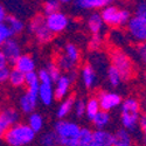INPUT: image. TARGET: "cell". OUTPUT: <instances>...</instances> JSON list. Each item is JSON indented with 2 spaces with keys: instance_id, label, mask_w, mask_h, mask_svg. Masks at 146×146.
<instances>
[{
  "instance_id": "5b68a950",
  "label": "cell",
  "mask_w": 146,
  "mask_h": 146,
  "mask_svg": "<svg viewBox=\"0 0 146 146\" xmlns=\"http://www.w3.org/2000/svg\"><path fill=\"white\" fill-rule=\"evenodd\" d=\"M110 60H111V66L115 69H117V71L121 76V80L129 81L132 78L135 68H133L132 60L124 50L118 49V48L112 49L110 53Z\"/></svg>"
},
{
  "instance_id": "f546056e",
  "label": "cell",
  "mask_w": 146,
  "mask_h": 146,
  "mask_svg": "<svg viewBox=\"0 0 146 146\" xmlns=\"http://www.w3.org/2000/svg\"><path fill=\"white\" fill-rule=\"evenodd\" d=\"M42 146H58V138L54 131L44 132L40 138Z\"/></svg>"
},
{
  "instance_id": "44dd1931",
  "label": "cell",
  "mask_w": 146,
  "mask_h": 146,
  "mask_svg": "<svg viewBox=\"0 0 146 146\" xmlns=\"http://www.w3.org/2000/svg\"><path fill=\"white\" fill-rule=\"evenodd\" d=\"M6 26L8 27V29L11 31L12 35H18L20 33L23 32L25 29V23L22 20H20L19 18H17L15 15H7L6 20H5Z\"/></svg>"
},
{
  "instance_id": "30bf717a",
  "label": "cell",
  "mask_w": 146,
  "mask_h": 146,
  "mask_svg": "<svg viewBox=\"0 0 146 146\" xmlns=\"http://www.w3.org/2000/svg\"><path fill=\"white\" fill-rule=\"evenodd\" d=\"M0 50L4 53V55L7 58V62L11 63V64H14L17 62V60L22 55L21 47H20L19 42L15 39H13V38L8 39L1 46V49H0Z\"/></svg>"
},
{
  "instance_id": "60d3db41",
  "label": "cell",
  "mask_w": 146,
  "mask_h": 146,
  "mask_svg": "<svg viewBox=\"0 0 146 146\" xmlns=\"http://www.w3.org/2000/svg\"><path fill=\"white\" fill-rule=\"evenodd\" d=\"M8 129H9V125L4 120V118L0 116V139L4 138L5 133H6V131H7Z\"/></svg>"
},
{
  "instance_id": "4dcf8cb0",
  "label": "cell",
  "mask_w": 146,
  "mask_h": 146,
  "mask_svg": "<svg viewBox=\"0 0 146 146\" xmlns=\"http://www.w3.org/2000/svg\"><path fill=\"white\" fill-rule=\"evenodd\" d=\"M25 84L27 86L28 90H39L40 82H39L38 74H36L35 71L29 72V74H26L25 75Z\"/></svg>"
},
{
  "instance_id": "7c38bea8",
  "label": "cell",
  "mask_w": 146,
  "mask_h": 146,
  "mask_svg": "<svg viewBox=\"0 0 146 146\" xmlns=\"http://www.w3.org/2000/svg\"><path fill=\"white\" fill-rule=\"evenodd\" d=\"M71 81L68 77V75H62L56 82H55V87H54V96L55 100H64L69 90L71 87Z\"/></svg>"
},
{
  "instance_id": "e0dca14e",
  "label": "cell",
  "mask_w": 146,
  "mask_h": 146,
  "mask_svg": "<svg viewBox=\"0 0 146 146\" xmlns=\"http://www.w3.org/2000/svg\"><path fill=\"white\" fill-rule=\"evenodd\" d=\"M112 146H132V137L125 129H119L112 133Z\"/></svg>"
},
{
  "instance_id": "484cf974",
  "label": "cell",
  "mask_w": 146,
  "mask_h": 146,
  "mask_svg": "<svg viewBox=\"0 0 146 146\" xmlns=\"http://www.w3.org/2000/svg\"><path fill=\"white\" fill-rule=\"evenodd\" d=\"M8 82L11 83V86L13 87H22L25 86V74H22L21 71H19L18 69L13 68L9 71V77H8Z\"/></svg>"
},
{
  "instance_id": "7bdbcfd3",
  "label": "cell",
  "mask_w": 146,
  "mask_h": 146,
  "mask_svg": "<svg viewBox=\"0 0 146 146\" xmlns=\"http://www.w3.org/2000/svg\"><path fill=\"white\" fill-rule=\"evenodd\" d=\"M7 64H8V62H7L6 56L4 55V53L1 50H0V69L7 67Z\"/></svg>"
},
{
  "instance_id": "8fae6325",
  "label": "cell",
  "mask_w": 146,
  "mask_h": 146,
  "mask_svg": "<svg viewBox=\"0 0 146 146\" xmlns=\"http://www.w3.org/2000/svg\"><path fill=\"white\" fill-rule=\"evenodd\" d=\"M39 90H28L20 97V109L23 113H33L39 102L38 97Z\"/></svg>"
},
{
  "instance_id": "d4e9b609",
  "label": "cell",
  "mask_w": 146,
  "mask_h": 146,
  "mask_svg": "<svg viewBox=\"0 0 146 146\" xmlns=\"http://www.w3.org/2000/svg\"><path fill=\"white\" fill-rule=\"evenodd\" d=\"M110 119H111L110 113L106 112V111L101 110L91 121L94 123V125H95V127L97 130H103V127H105L109 123H110Z\"/></svg>"
},
{
  "instance_id": "ee69618b",
  "label": "cell",
  "mask_w": 146,
  "mask_h": 146,
  "mask_svg": "<svg viewBox=\"0 0 146 146\" xmlns=\"http://www.w3.org/2000/svg\"><path fill=\"white\" fill-rule=\"evenodd\" d=\"M143 108H144V111L146 112V96H145V98H144V101H143V105H141Z\"/></svg>"
},
{
  "instance_id": "52a82bcc",
  "label": "cell",
  "mask_w": 146,
  "mask_h": 146,
  "mask_svg": "<svg viewBox=\"0 0 146 146\" xmlns=\"http://www.w3.org/2000/svg\"><path fill=\"white\" fill-rule=\"evenodd\" d=\"M27 29L31 34H33L35 36L36 41H38L39 43H42V44L50 42L54 38V34L46 26V21H44V15L43 14L34 15L28 22Z\"/></svg>"
},
{
  "instance_id": "ffe728a7",
  "label": "cell",
  "mask_w": 146,
  "mask_h": 146,
  "mask_svg": "<svg viewBox=\"0 0 146 146\" xmlns=\"http://www.w3.org/2000/svg\"><path fill=\"white\" fill-rule=\"evenodd\" d=\"M88 28L92 33V35L102 34V31L104 28V22L101 18L100 13L95 12V13L90 14V17L88 18Z\"/></svg>"
},
{
  "instance_id": "74e56055",
  "label": "cell",
  "mask_w": 146,
  "mask_h": 146,
  "mask_svg": "<svg viewBox=\"0 0 146 146\" xmlns=\"http://www.w3.org/2000/svg\"><path fill=\"white\" fill-rule=\"evenodd\" d=\"M38 77H39V82L40 84H53L52 80H50V76L49 74L47 72V70L43 68V69H40L38 72Z\"/></svg>"
},
{
  "instance_id": "f6af8a7d",
  "label": "cell",
  "mask_w": 146,
  "mask_h": 146,
  "mask_svg": "<svg viewBox=\"0 0 146 146\" xmlns=\"http://www.w3.org/2000/svg\"><path fill=\"white\" fill-rule=\"evenodd\" d=\"M144 82H145V84H146V71L144 72Z\"/></svg>"
},
{
  "instance_id": "2e32d148",
  "label": "cell",
  "mask_w": 146,
  "mask_h": 146,
  "mask_svg": "<svg viewBox=\"0 0 146 146\" xmlns=\"http://www.w3.org/2000/svg\"><path fill=\"white\" fill-rule=\"evenodd\" d=\"M38 97L43 105H50L55 100L53 84H40Z\"/></svg>"
},
{
  "instance_id": "7402d4cb",
  "label": "cell",
  "mask_w": 146,
  "mask_h": 146,
  "mask_svg": "<svg viewBox=\"0 0 146 146\" xmlns=\"http://www.w3.org/2000/svg\"><path fill=\"white\" fill-rule=\"evenodd\" d=\"M0 116L4 118V120L11 126H13L15 124H18V121L20 119V115L18 112V110H15L14 108H6L4 110L0 111Z\"/></svg>"
},
{
  "instance_id": "9c48e42d",
  "label": "cell",
  "mask_w": 146,
  "mask_h": 146,
  "mask_svg": "<svg viewBox=\"0 0 146 146\" xmlns=\"http://www.w3.org/2000/svg\"><path fill=\"white\" fill-rule=\"evenodd\" d=\"M97 101L100 103L101 110L103 111H111L112 109L119 106L121 104V97L112 91H106V90H102L100 91V94L97 95Z\"/></svg>"
},
{
  "instance_id": "d590c367",
  "label": "cell",
  "mask_w": 146,
  "mask_h": 146,
  "mask_svg": "<svg viewBox=\"0 0 146 146\" xmlns=\"http://www.w3.org/2000/svg\"><path fill=\"white\" fill-rule=\"evenodd\" d=\"M86 109H87V102L80 98V100H75V104H74V111L75 115L77 117H83L86 116Z\"/></svg>"
},
{
  "instance_id": "3957f363",
  "label": "cell",
  "mask_w": 146,
  "mask_h": 146,
  "mask_svg": "<svg viewBox=\"0 0 146 146\" xmlns=\"http://www.w3.org/2000/svg\"><path fill=\"white\" fill-rule=\"evenodd\" d=\"M35 138V132L27 125L18 123L11 126L4 136L5 141L9 146H26Z\"/></svg>"
},
{
  "instance_id": "83f0119b",
  "label": "cell",
  "mask_w": 146,
  "mask_h": 146,
  "mask_svg": "<svg viewBox=\"0 0 146 146\" xmlns=\"http://www.w3.org/2000/svg\"><path fill=\"white\" fill-rule=\"evenodd\" d=\"M27 125L35 132V135H36V133L40 132L43 129V118H42V116L40 113H36V112L31 113Z\"/></svg>"
},
{
  "instance_id": "e575fe53",
  "label": "cell",
  "mask_w": 146,
  "mask_h": 146,
  "mask_svg": "<svg viewBox=\"0 0 146 146\" xmlns=\"http://www.w3.org/2000/svg\"><path fill=\"white\" fill-rule=\"evenodd\" d=\"M135 52H136V56L139 60V62L144 67H146V42L138 43L135 48Z\"/></svg>"
},
{
  "instance_id": "d6a6232c",
  "label": "cell",
  "mask_w": 146,
  "mask_h": 146,
  "mask_svg": "<svg viewBox=\"0 0 146 146\" xmlns=\"http://www.w3.org/2000/svg\"><path fill=\"white\" fill-rule=\"evenodd\" d=\"M44 69L47 70L48 74H49L50 80H52L53 83H55L61 76H62V71L60 70V68L56 66L55 62H49V63L47 64V67H46Z\"/></svg>"
},
{
  "instance_id": "277c9868",
  "label": "cell",
  "mask_w": 146,
  "mask_h": 146,
  "mask_svg": "<svg viewBox=\"0 0 146 146\" xmlns=\"http://www.w3.org/2000/svg\"><path fill=\"white\" fill-rule=\"evenodd\" d=\"M101 18L104 22V25L111 27H120L126 26L127 22L131 19V13L129 9L118 8L115 5H108L101 11Z\"/></svg>"
},
{
  "instance_id": "ba28073f",
  "label": "cell",
  "mask_w": 146,
  "mask_h": 146,
  "mask_svg": "<svg viewBox=\"0 0 146 146\" xmlns=\"http://www.w3.org/2000/svg\"><path fill=\"white\" fill-rule=\"evenodd\" d=\"M46 26L53 34L62 33L69 25V19L63 12H56L54 14L44 17Z\"/></svg>"
},
{
  "instance_id": "1f68e13d",
  "label": "cell",
  "mask_w": 146,
  "mask_h": 146,
  "mask_svg": "<svg viewBox=\"0 0 146 146\" xmlns=\"http://www.w3.org/2000/svg\"><path fill=\"white\" fill-rule=\"evenodd\" d=\"M61 8V3L57 1V0H47V1L43 4V13L44 17L54 14L56 12H60Z\"/></svg>"
},
{
  "instance_id": "7dc6e473",
  "label": "cell",
  "mask_w": 146,
  "mask_h": 146,
  "mask_svg": "<svg viewBox=\"0 0 146 146\" xmlns=\"http://www.w3.org/2000/svg\"><path fill=\"white\" fill-rule=\"evenodd\" d=\"M132 146H133V145H132Z\"/></svg>"
},
{
  "instance_id": "f1b7e54d",
  "label": "cell",
  "mask_w": 146,
  "mask_h": 146,
  "mask_svg": "<svg viewBox=\"0 0 146 146\" xmlns=\"http://www.w3.org/2000/svg\"><path fill=\"white\" fill-rule=\"evenodd\" d=\"M106 76H108V81L110 83V86L116 88V87H119L120 83H121V76L120 74L117 71V69H115L112 66H110L108 68V71H106Z\"/></svg>"
},
{
  "instance_id": "8992f818",
  "label": "cell",
  "mask_w": 146,
  "mask_h": 146,
  "mask_svg": "<svg viewBox=\"0 0 146 146\" xmlns=\"http://www.w3.org/2000/svg\"><path fill=\"white\" fill-rule=\"evenodd\" d=\"M80 131L81 127L76 123L66 119H58L54 124V132L58 138V146H69L72 140L76 139Z\"/></svg>"
},
{
  "instance_id": "4fadbf2b",
  "label": "cell",
  "mask_w": 146,
  "mask_h": 146,
  "mask_svg": "<svg viewBox=\"0 0 146 146\" xmlns=\"http://www.w3.org/2000/svg\"><path fill=\"white\" fill-rule=\"evenodd\" d=\"M14 68L21 71L22 74H29V72L35 71V61L28 54H22L14 63Z\"/></svg>"
},
{
  "instance_id": "8d00e7d4",
  "label": "cell",
  "mask_w": 146,
  "mask_h": 146,
  "mask_svg": "<svg viewBox=\"0 0 146 146\" xmlns=\"http://www.w3.org/2000/svg\"><path fill=\"white\" fill-rule=\"evenodd\" d=\"M12 33L8 29V27L6 26L5 22H0V47H1L8 39L12 38Z\"/></svg>"
},
{
  "instance_id": "5bb4252c",
  "label": "cell",
  "mask_w": 146,
  "mask_h": 146,
  "mask_svg": "<svg viewBox=\"0 0 146 146\" xmlns=\"http://www.w3.org/2000/svg\"><path fill=\"white\" fill-rule=\"evenodd\" d=\"M81 77H82V82L86 88L91 89L95 87L97 76H96V70L94 69V67L91 64L87 63L83 66V68L81 70Z\"/></svg>"
},
{
  "instance_id": "836d02e7",
  "label": "cell",
  "mask_w": 146,
  "mask_h": 146,
  "mask_svg": "<svg viewBox=\"0 0 146 146\" xmlns=\"http://www.w3.org/2000/svg\"><path fill=\"white\" fill-rule=\"evenodd\" d=\"M102 44H103V36H102V34H95V35H92L90 38L88 47H89L90 50L97 52L102 47Z\"/></svg>"
},
{
  "instance_id": "bcb514c9",
  "label": "cell",
  "mask_w": 146,
  "mask_h": 146,
  "mask_svg": "<svg viewBox=\"0 0 146 146\" xmlns=\"http://www.w3.org/2000/svg\"><path fill=\"white\" fill-rule=\"evenodd\" d=\"M144 145L146 146V139H144Z\"/></svg>"
},
{
  "instance_id": "d6986e66",
  "label": "cell",
  "mask_w": 146,
  "mask_h": 146,
  "mask_svg": "<svg viewBox=\"0 0 146 146\" xmlns=\"http://www.w3.org/2000/svg\"><path fill=\"white\" fill-rule=\"evenodd\" d=\"M74 104H75V97L74 96H69L60 103L57 111H56V116L58 119H64L72 110H74Z\"/></svg>"
},
{
  "instance_id": "cb8c5ba5",
  "label": "cell",
  "mask_w": 146,
  "mask_h": 146,
  "mask_svg": "<svg viewBox=\"0 0 146 146\" xmlns=\"http://www.w3.org/2000/svg\"><path fill=\"white\" fill-rule=\"evenodd\" d=\"M101 111V106L100 103L97 101L96 97H91L87 102V109H86V116L89 120H92L96 115Z\"/></svg>"
},
{
  "instance_id": "b9f144b4",
  "label": "cell",
  "mask_w": 146,
  "mask_h": 146,
  "mask_svg": "<svg viewBox=\"0 0 146 146\" xmlns=\"http://www.w3.org/2000/svg\"><path fill=\"white\" fill-rule=\"evenodd\" d=\"M7 15H8V14H7V12H6L5 6L0 4V22H5Z\"/></svg>"
},
{
  "instance_id": "ac0fdd59",
  "label": "cell",
  "mask_w": 146,
  "mask_h": 146,
  "mask_svg": "<svg viewBox=\"0 0 146 146\" xmlns=\"http://www.w3.org/2000/svg\"><path fill=\"white\" fill-rule=\"evenodd\" d=\"M92 140L97 146H112V133L106 130L92 131Z\"/></svg>"
},
{
  "instance_id": "f35d334b",
  "label": "cell",
  "mask_w": 146,
  "mask_h": 146,
  "mask_svg": "<svg viewBox=\"0 0 146 146\" xmlns=\"http://www.w3.org/2000/svg\"><path fill=\"white\" fill-rule=\"evenodd\" d=\"M9 71H11V69L8 67H5V68L0 69V84H3L5 82H8Z\"/></svg>"
},
{
  "instance_id": "ab89813d",
  "label": "cell",
  "mask_w": 146,
  "mask_h": 146,
  "mask_svg": "<svg viewBox=\"0 0 146 146\" xmlns=\"http://www.w3.org/2000/svg\"><path fill=\"white\" fill-rule=\"evenodd\" d=\"M139 129L144 136V139H146V112L141 113V117H140V120H139Z\"/></svg>"
},
{
  "instance_id": "7a4b0ae2",
  "label": "cell",
  "mask_w": 146,
  "mask_h": 146,
  "mask_svg": "<svg viewBox=\"0 0 146 146\" xmlns=\"http://www.w3.org/2000/svg\"><path fill=\"white\" fill-rule=\"evenodd\" d=\"M127 33L138 43L146 42V1L136 4L135 14L126 25Z\"/></svg>"
},
{
  "instance_id": "4316f807",
  "label": "cell",
  "mask_w": 146,
  "mask_h": 146,
  "mask_svg": "<svg viewBox=\"0 0 146 146\" xmlns=\"http://www.w3.org/2000/svg\"><path fill=\"white\" fill-rule=\"evenodd\" d=\"M63 54L71 61V62H74L75 64H77V63L80 62L81 54H80L78 48H77L74 43H67V44L64 46Z\"/></svg>"
},
{
  "instance_id": "603a6c76",
  "label": "cell",
  "mask_w": 146,
  "mask_h": 146,
  "mask_svg": "<svg viewBox=\"0 0 146 146\" xmlns=\"http://www.w3.org/2000/svg\"><path fill=\"white\" fill-rule=\"evenodd\" d=\"M56 66L60 68L61 71H67V72H70L72 70H75V67L76 64L74 62H71V61L62 53L60 54L57 57H56V61H55Z\"/></svg>"
},
{
  "instance_id": "6da1fadb",
  "label": "cell",
  "mask_w": 146,
  "mask_h": 146,
  "mask_svg": "<svg viewBox=\"0 0 146 146\" xmlns=\"http://www.w3.org/2000/svg\"><path fill=\"white\" fill-rule=\"evenodd\" d=\"M141 117V104L135 97H127L120 104V121L126 131H135Z\"/></svg>"
},
{
  "instance_id": "9a60e30c",
  "label": "cell",
  "mask_w": 146,
  "mask_h": 146,
  "mask_svg": "<svg viewBox=\"0 0 146 146\" xmlns=\"http://www.w3.org/2000/svg\"><path fill=\"white\" fill-rule=\"evenodd\" d=\"M74 5L78 9L88 11L104 8L105 6L110 5V1H108V0H76V1H74Z\"/></svg>"
}]
</instances>
